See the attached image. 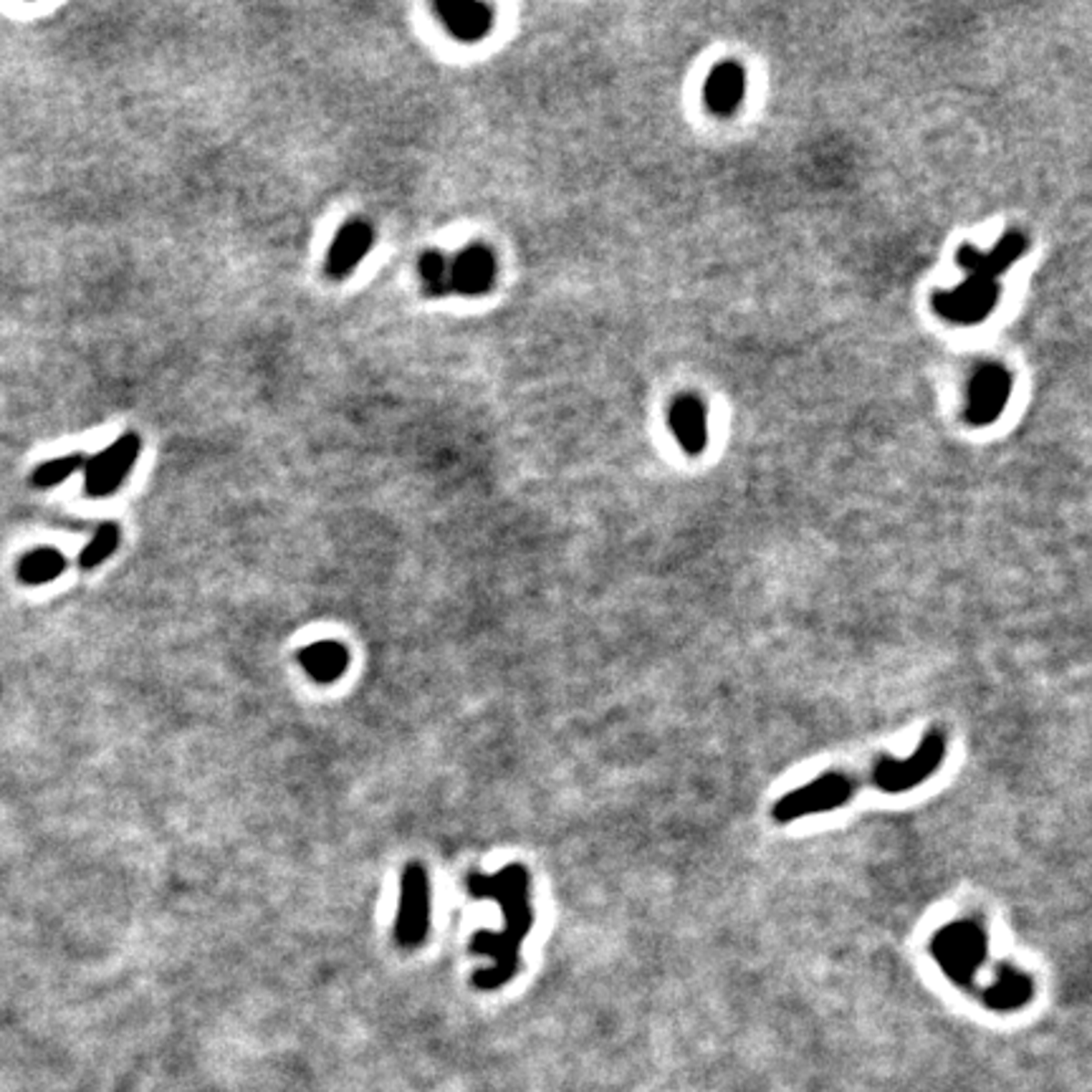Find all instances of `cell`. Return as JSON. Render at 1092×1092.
<instances>
[{
    "label": "cell",
    "mask_w": 1092,
    "mask_h": 1092,
    "mask_svg": "<svg viewBox=\"0 0 1092 1092\" xmlns=\"http://www.w3.org/2000/svg\"><path fill=\"white\" fill-rule=\"evenodd\" d=\"M465 888L474 898H491L501 905L504 925L501 931H478L471 941L475 956H488L494 966L478 969L474 974V986L481 991H494L514 979L518 969V946L529 935L531 903H529V873L521 865L501 867L495 875L471 873L465 878Z\"/></svg>",
    "instance_id": "obj_1"
},
{
    "label": "cell",
    "mask_w": 1092,
    "mask_h": 1092,
    "mask_svg": "<svg viewBox=\"0 0 1092 1092\" xmlns=\"http://www.w3.org/2000/svg\"><path fill=\"white\" fill-rule=\"evenodd\" d=\"M430 931V878L420 862H410L400 878V908L394 921V938L403 948L425 944Z\"/></svg>",
    "instance_id": "obj_2"
},
{
    "label": "cell",
    "mask_w": 1092,
    "mask_h": 1092,
    "mask_svg": "<svg viewBox=\"0 0 1092 1092\" xmlns=\"http://www.w3.org/2000/svg\"><path fill=\"white\" fill-rule=\"evenodd\" d=\"M139 438L135 433H124L122 438H117L107 448V451L97 453L91 461L84 465V491L91 498H102V495L114 494L122 481L129 475L132 465H135L137 455H139Z\"/></svg>",
    "instance_id": "obj_3"
},
{
    "label": "cell",
    "mask_w": 1092,
    "mask_h": 1092,
    "mask_svg": "<svg viewBox=\"0 0 1092 1092\" xmlns=\"http://www.w3.org/2000/svg\"><path fill=\"white\" fill-rule=\"evenodd\" d=\"M996 301H999V283L966 276L954 289L935 293L934 309L954 324H976L994 311Z\"/></svg>",
    "instance_id": "obj_4"
},
{
    "label": "cell",
    "mask_w": 1092,
    "mask_h": 1092,
    "mask_svg": "<svg viewBox=\"0 0 1092 1092\" xmlns=\"http://www.w3.org/2000/svg\"><path fill=\"white\" fill-rule=\"evenodd\" d=\"M1012 374L1002 364H984L974 372L966 394V420L971 425H989L1002 415L1012 397Z\"/></svg>",
    "instance_id": "obj_5"
},
{
    "label": "cell",
    "mask_w": 1092,
    "mask_h": 1092,
    "mask_svg": "<svg viewBox=\"0 0 1092 1092\" xmlns=\"http://www.w3.org/2000/svg\"><path fill=\"white\" fill-rule=\"evenodd\" d=\"M1026 250V238L1019 233H1006V236L994 246V250H979V248H961L958 250V266L964 269V273L969 279H981V281H996L1004 270H1009L1022 259V253Z\"/></svg>",
    "instance_id": "obj_6"
},
{
    "label": "cell",
    "mask_w": 1092,
    "mask_h": 1092,
    "mask_svg": "<svg viewBox=\"0 0 1092 1092\" xmlns=\"http://www.w3.org/2000/svg\"><path fill=\"white\" fill-rule=\"evenodd\" d=\"M372 243H374V230L367 220L354 218L350 223L339 228L334 243L329 248L327 256V276L329 279H344L350 276L352 270L357 269L367 253H370Z\"/></svg>",
    "instance_id": "obj_7"
},
{
    "label": "cell",
    "mask_w": 1092,
    "mask_h": 1092,
    "mask_svg": "<svg viewBox=\"0 0 1092 1092\" xmlns=\"http://www.w3.org/2000/svg\"><path fill=\"white\" fill-rule=\"evenodd\" d=\"M495 279V256L491 248L468 246L451 263V289L468 296L488 291Z\"/></svg>",
    "instance_id": "obj_8"
},
{
    "label": "cell",
    "mask_w": 1092,
    "mask_h": 1092,
    "mask_svg": "<svg viewBox=\"0 0 1092 1092\" xmlns=\"http://www.w3.org/2000/svg\"><path fill=\"white\" fill-rule=\"evenodd\" d=\"M670 420V430L680 443V448L690 455H699L706 443H709V420H706V407L699 397L693 394H683L678 397L676 403L670 405L668 413Z\"/></svg>",
    "instance_id": "obj_9"
},
{
    "label": "cell",
    "mask_w": 1092,
    "mask_h": 1092,
    "mask_svg": "<svg viewBox=\"0 0 1092 1092\" xmlns=\"http://www.w3.org/2000/svg\"><path fill=\"white\" fill-rule=\"evenodd\" d=\"M435 11L455 38L474 44L494 26V11L485 3H435Z\"/></svg>",
    "instance_id": "obj_10"
},
{
    "label": "cell",
    "mask_w": 1092,
    "mask_h": 1092,
    "mask_svg": "<svg viewBox=\"0 0 1092 1092\" xmlns=\"http://www.w3.org/2000/svg\"><path fill=\"white\" fill-rule=\"evenodd\" d=\"M743 91H746L743 68L733 61H726L710 71V77L706 79V89H703V99L709 104L710 112L731 114L739 109Z\"/></svg>",
    "instance_id": "obj_11"
},
{
    "label": "cell",
    "mask_w": 1092,
    "mask_h": 1092,
    "mask_svg": "<svg viewBox=\"0 0 1092 1092\" xmlns=\"http://www.w3.org/2000/svg\"><path fill=\"white\" fill-rule=\"evenodd\" d=\"M299 663L316 683H334L347 673L350 650L337 640H319L299 653Z\"/></svg>",
    "instance_id": "obj_12"
},
{
    "label": "cell",
    "mask_w": 1092,
    "mask_h": 1092,
    "mask_svg": "<svg viewBox=\"0 0 1092 1092\" xmlns=\"http://www.w3.org/2000/svg\"><path fill=\"white\" fill-rule=\"evenodd\" d=\"M66 559L56 549H34L18 562V579L26 585H46L58 575H64Z\"/></svg>",
    "instance_id": "obj_13"
},
{
    "label": "cell",
    "mask_w": 1092,
    "mask_h": 1092,
    "mask_svg": "<svg viewBox=\"0 0 1092 1092\" xmlns=\"http://www.w3.org/2000/svg\"><path fill=\"white\" fill-rule=\"evenodd\" d=\"M117 546H119V526H117L114 521H107V524H102V526L97 529V534L91 536L89 544L84 546V552L79 554V566L81 569H94V566H99V564L107 562V559L117 552Z\"/></svg>",
    "instance_id": "obj_14"
},
{
    "label": "cell",
    "mask_w": 1092,
    "mask_h": 1092,
    "mask_svg": "<svg viewBox=\"0 0 1092 1092\" xmlns=\"http://www.w3.org/2000/svg\"><path fill=\"white\" fill-rule=\"evenodd\" d=\"M420 279L430 296H445L451 291V266L438 250H428L420 256Z\"/></svg>",
    "instance_id": "obj_15"
},
{
    "label": "cell",
    "mask_w": 1092,
    "mask_h": 1092,
    "mask_svg": "<svg viewBox=\"0 0 1092 1092\" xmlns=\"http://www.w3.org/2000/svg\"><path fill=\"white\" fill-rule=\"evenodd\" d=\"M87 465V461L81 455H66V458H54V461L44 463L36 468V474L31 475V484L36 488H51V485L66 481L68 475L77 474Z\"/></svg>",
    "instance_id": "obj_16"
}]
</instances>
